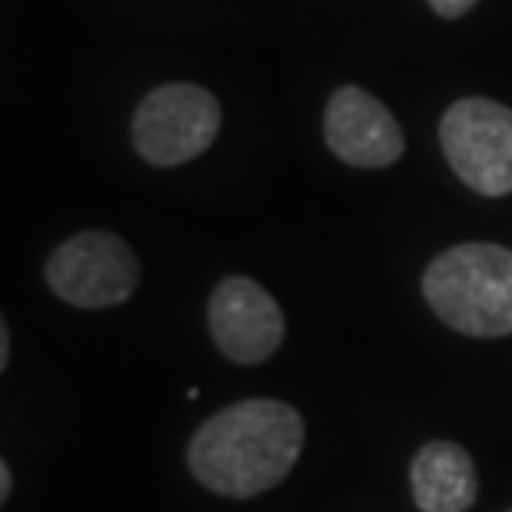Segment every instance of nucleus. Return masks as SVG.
<instances>
[{"label":"nucleus","instance_id":"nucleus-1","mask_svg":"<svg viewBox=\"0 0 512 512\" xmlns=\"http://www.w3.org/2000/svg\"><path fill=\"white\" fill-rule=\"evenodd\" d=\"M306 443L300 409L283 399H240L193 433L187 466L193 479L223 499L270 493L293 473Z\"/></svg>","mask_w":512,"mask_h":512},{"label":"nucleus","instance_id":"nucleus-2","mask_svg":"<svg viewBox=\"0 0 512 512\" xmlns=\"http://www.w3.org/2000/svg\"><path fill=\"white\" fill-rule=\"evenodd\" d=\"M423 296L449 330L479 340L512 336V250L456 243L426 266Z\"/></svg>","mask_w":512,"mask_h":512},{"label":"nucleus","instance_id":"nucleus-3","mask_svg":"<svg viewBox=\"0 0 512 512\" xmlns=\"http://www.w3.org/2000/svg\"><path fill=\"white\" fill-rule=\"evenodd\" d=\"M223 127L220 100L200 84H163L140 100L130 140L150 167H183L213 147Z\"/></svg>","mask_w":512,"mask_h":512},{"label":"nucleus","instance_id":"nucleus-4","mask_svg":"<svg viewBox=\"0 0 512 512\" xmlns=\"http://www.w3.org/2000/svg\"><path fill=\"white\" fill-rule=\"evenodd\" d=\"M44 280L77 310H110L137 293L140 260L117 233L84 230L54 247L44 263Z\"/></svg>","mask_w":512,"mask_h":512},{"label":"nucleus","instance_id":"nucleus-5","mask_svg":"<svg viewBox=\"0 0 512 512\" xmlns=\"http://www.w3.org/2000/svg\"><path fill=\"white\" fill-rule=\"evenodd\" d=\"M446 163L483 197L512 193V107L489 97H463L439 120Z\"/></svg>","mask_w":512,"mask_h":512},{"label":"nucleus","instance_id":"nucleus-6","mask_svg":"<svg viewBox=\"0 0 512 512\" xmlns=\"http://www.w3.org/2000/svg\"><path fill=\"white\" fill-rule=\"evenodd\" d=\"M207 326L217 350L240 366L266 363L283 346L286 336L280 303L250 276H227L213 286Z\"/></svg>","mask_w":512,"mask_h":512},{"label":"nucleus","instance_id":"nucleus-7","mask_svg":"<svg viewBox=\"0 0 512 512\" xmlns=\"http://www.w3.org/2000/svg\"><path fill=\"white\" fill-rule=\"evenodd\" d=\"M323 137L336 160L360 170H386L406 153L399 120L380 97L353 84L333 90L323 114Z\"/></svg>","mask_w":512,"mask_h":512},{"label":"nucleus","instance_id":"nucleus-8","mask_svg":"<svg viewBox=\"0 0 512 512\" xmlns=\"http://www.w3.org/2000/svg\"><path fill=\"white\" fill-rule=\"evenodd\" d=\"M409 489L419 512H466L479 496L473 456L453 439H429L409 463Z\"/></svg>","mask_w":512,"mask_h":512},{"label":"nucleus","instance_id":"nucleus-9","mask_svg":"<svg viewBox=\"0 0 512 512\" xmlns=\"http://www.w3.org/2000/svg\"><path fill=\"white\" fill-rule=\"evenodd\" d=\"M426 4L433 7L443 20H459V17H466L479 0H426Z\"/></svg>","mask_w":512,"mask_h":512},{"label":"nucleus","instance_id":"nucleus-10","mask_svg":"<svg viewBox=\"0 0 512 512\" xmlns=\"http://www.w3.org/2000/svg\"><path fill=\"white\" fill-rule=\"evenodd\" d=\"M10 489H14V476H10V463L4 459V463H0V503L10 499Z\"/></svg>","mask_w":512,"mask_h":512},{"label":"nucleus","instance_id":"nucleus-11","mask_svg":"<svg viewBox=\"0 0 512 512\" xmlns=\"http://www.w3.org/2000/svg\"><path fill=\"white\" fill-rule=\"evenodd\" d=\"M10 366V326L0 323V370Z\"/></svg>","mask_w":512,"mask_h":512},{"label":"nucleus","instance_id":"nucleus-12","mask_svg":"<svg viewBox=\"0 0 512 512\" xmlns=\"http://www.w3.org/2000/svg\"><path fill=\"white\" fill-rule=\"evenodd\" d=\"M509 512H512V509H509Z\"/></svg>","mask_w":512,"mask_h":512}]
</instances>
